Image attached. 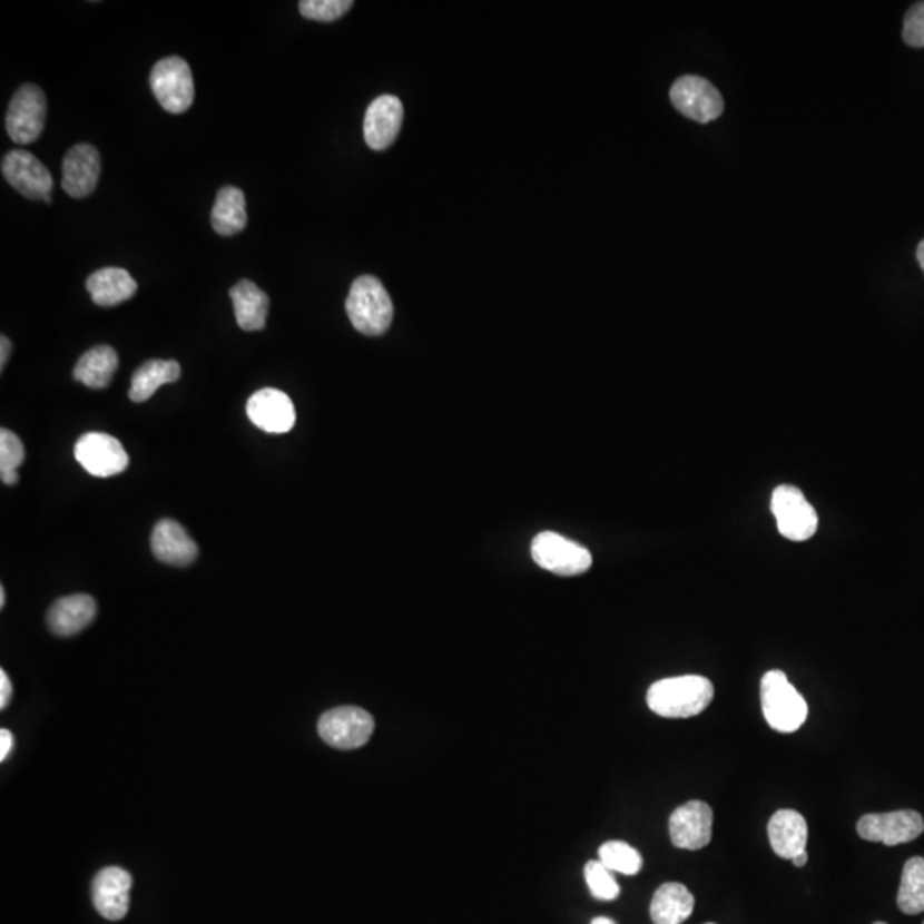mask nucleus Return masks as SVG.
I'll list each match as a JSON object with an SVG mask.
<instances>
[{
    "mask_svg": "<svg viewBox=\"0 0 924 924\" xmlns=\"http://www.w3.org/2000/svg\"><path fill=\"white\" fill-rule=\"evenodd\" d=\"M12 747H14V736L9 729L4 728L0 731V760L4 761L9 757Z\"/></svg>",
    "mask_w": 924,
    "mask_h": 924,
    "instance_id": "72a5a7b5",
    "label": "nucleus"
},
{
    "mask_svg": "<svg viewBox=\"0 0 924 924\" xmlns=\"http://www.w3.org/2000/svg\"><path fill=\"white\" fill-rule=\"evenodd\" d=\"M346 314L353 327L365 336H382L391 327L394 305L377 277L360 276L346 298Z\"/></svg>",
    "mask_w": 924,
    "mask_h": 924,
    "instance_id": "f03ea898",
    "label": "nucleus"
},
{
    "mask_svg": "<svg viewBox=\"0 0 924 924\" xmlns=\"http://www.w3.org/2000/svg\"><path fill=\"white\" fill-rule=\"evenodd\" d=\"M696 898L685 885L677 882L661 885L651 903V920L655 924H681L694 913Z\"/></svg>",
    "mask_w": 924,
    "mask_h": 924,
    "instance_id": "5701e85b",
    "label": "nucleus"
},
{
    "mask_svg": "<svg viewBox=\"0 0 924 924\" xmlns=\"http://www.w3.org/2000/svg\"><path fill=\"white\" fill-rule=\"evenodd\" d=\"M213 228L223 237L240 234L247 225V209H245V194L237 187L226 185L216 196L212 213Z\"/></svg>",
    "mask_w": 924,
    "mask_h": 924,
    "instance_id": "a878e982",
    "label": "nucleus"
},
{
    "mask_svg": "<svg viewBox=\"0 0 924 924\" xmlns=\"http://www.w3.org/2000/svg\"><path fill=\"white\" fill-rule=\"evenodd\" d=\"M76 461L91 476L110 478L120 474L129 466V455L115 436L108 433L89 432L76 442Z\"/></svg>",
    "mask_w": 924,
    "mask_h": 924,
    "instance_id": "9d476101",
    "label": "nucleus"
},
{
    "mask_svg": "<svg viewBox=\"0 0 924 924\" xmlns=\"http://www.w3.org/2000/svg\"><path fill=\"white\" fill-rule=\"evenodd\" d=\"M12 685L4 669L0 671V709H6L11 702Z\"/></svg>",
    "mask_w": 924,
    "mask_h": 924,
    "instance_id": "473e14b6",
    "label": "nucleus"
},
{
    "mask_svg": "<svg viewBox=\"0 0 924 924\" xmlns=\"http://www.w3.org/2000/svg\"><path fill=\"white\" fill-rule=\"evenodd\" d=\"M916 257L917 263H920V266L923 267L924 271V240L921 242L920 245H917Z\"/></svg>",
    "mask_w": 924,
    "mask_h": 924,
    "instance_id": "e433bc0d",
    "label": "nucleus"
},
{
    "mask_svg": "<svg viewBox=\"0 0 924 924\" xmlns=\"http://www.w3.org/2000/svg\"><path fill=\"white\" fill-rule=\"evenodd\" d=\"M318 735L337 750H355L368 744L374 735L375 721L360 707H337L327 710L318 719Z\"/></svg>",
    "mask_w": 924,
    "mask_h": 924,
    "instance_id": "0eeeda50",
    "label": "nucleus"
},
{
    "mask_svg": "<svg viewBox=\"0 0 924 924\" xmlns=\"http://www.w3.org/2000/svg\"><path fill=\"white\" fill-rule=\"evenodd\" d=\"M898 910L907 916H916L924 911V858H911L904 865L901 888L897 894Z\"/></svg>",
    "mask_w": 924,
    "mask_h": 924,
    "instance_id": "bb28decb",
    "label": "nucleus"
},
{
    "mask_svg": "<svg viewBox=\"0 0 924 924\" xmlns=\"http://www.w3.org/2000/svg\"><path fill=\"white\" fill-rule=\"evenodd\" d=\"M714 699V685L699 675L665 678L647 690V706L661 718L685 719L699 716Z\"/></svg>",
    "mask_w": 924,
    "mask_h": 924,
    "instance_id": "f257e3e1",
    "label": "nucleus"
},
{
    "mask_svg": "<svg viewBox=\"0 0 924 924\" xmlns=\"http://www.w3.org/2000/svg\"><path fill=\"white\" fill-rule=\"evenodd\" d=\"M858 836L869 843L885 846H898L911 843L923 834L924 820L914 810L891 812V814H868L859 818Z\"/></svg>",
    "mask_w": 924,
    "mask_h": 924,
    "instance_id": "9b49d317",
    "label": "nucleus"
},
{
    "mask_svg": "<svg viewBox=\"0 0 924 924\" xmlns=\"http://www.w3.org/2000/svg\"><path fill=\"white\" fill-rule=\"evenodd\" d=\"M0 607H6V591L4 588H0Z\"/></svg>",
    "mask_w": 924,
    "mask_h": 924,
    "instance_id": "58836bf2",
    "label": "nucleus"
},
{
    "mask_svg": "<svg viewBox=\"0 0 924 924\" xmlns=\"http://www.w3.org/2000/svg\"><path fill=\"white\" fill-rule=\"evenodd\" d=\"M149 85L156 100L170 114H184L194 101V78L189 63L180 57H167L153 67Z\"/></svg>",
    "mask_w": 924,
    "mask_h": 924,
    "instance_id": "423d86ee",
    "label": "nucleus"
},
{
    "mask_svg": "<svg viewBox=\"0 0 924 924\" xmlns=\"http://www.w3.org/2000/svg\"><path fill=\"white\" fill-rule=\"evenodd\" d=\"M151 548L159 562L175 567L189 566L199 554L196 541L185 531L184 525L171 519H161L155 525Z\"/></svg>",
    "mask_w": 924,
    "mask_h": 924,
    "instance_id": "a211bd4d",
    "label": "nucleus"
},
{
    "mask_svg": "<svg viewBox=\"0 0 924 924\" xmlns=\"http://www.w3.org/2000/svg\"><path fill=\"white\" fill-rule=\"evenodd\" d=\"M584 876L592 897L598 901H615L620 895V887L615 881L613 872L608 869L603 863L589 862L584 868Z\"/></svg>",
    "mask_w": 924,
    "mask_h": 924,
    "instance_id": "c756f323",
    "label": "nucleus"
},
{
    "mask_svg": "<svg viewBox=\"0 0 924 924\" xmlns=\"http://www.w3.org/2000/svg\"><path fill=\"white\" fill-rule=\"evenodd\" d=\"M591 924H617V923H615L613 920H610V917L599 916V917H594V920H592Z\"/></svg>",
    "mask_w": 924,
    "mask_h": 924,
    "instance_id": "4c0bfd02",
    "label": "nucleus"
},
{
    "mask_svg": "<svg viewBox=\"0 0 924 924\" xmlns=\"http://www.w3.org/2000/svg\"><path fill=\"white\" fill-rule=\"evenodd\" d=\"M24 462V445L11 430H0V478L2 483L18 484V470Z\"/></svg>",
    "mask_w": 924,
    "mask_h": 924,
    "instance_id": "c85d7f7f",
    "label": "nucleus"
},
{
    "mask_svg": "<svg viewBox=\"0 0 924 924\" xmlns=\"http://www.w3.org/2000/svg\"><path fill=\"white\" fill-rule=\"evenodd\" d=\"M130 888V873L119 866H108L92 881V904L105 920H122L129 911Z\"/></svg>",
    "mask_w": 924,
    "mask_h": 924,
    "instance_id": "2eb2a0df",
    "label": "nucleus"
},
{
    "mask_svg": "<svg viewBox=\"0 0 924 924\" xmlns=\"http://www.w3.org/2000/svg\"><path fill=\"white\" fill-rule=\"evenodd\" d=\"M47 120V98L38 86L24 85L16 91L8 117L6 129L9 137L18 145H31L37 141L45 129Z\"/></svg>",
    "mask_w": 924,
    "mask_h": 924,
    "instance_id": "6e6552de",
    "label": "nucleus"
},
{
    "mask_svg": "<svg viewBox=\"0 0 924 924\" xmlns=\"http://www.w3.org/2000/svg\"><path fill=\"white\" fill-rule=\"evenodd\" d=\"M235 317L240 330L263 331L269 314V296L256 283L242 279L229 289Z\"/></svg>",
    "mask_w": 924,
    "mask_h": 924,
    "instance_id": "4be33fe9",
    "label": "nucleus"
},
{
    "mask_svg": "<svg viewBox=\"0 0 924 924\" xmlns=\"http://www.w3.org/2000/svg\"><path fill=\"white\" fill-rule=\"evenodd\" d=\"M714 814L707 803L688 802L669 817V837L678 849L699 851L712 839Z\"/></svg>",
    "mask_w": 924,
    "mask_h": 924,
    "instance_id": "ddd939ff",
    "label": "nucleus"
},
{
    "mask_svg": "<svg viewBox=\"0 0 924 924\" xmlns=\"http://www.w3.org/2000/svg\"><path fill=\"white\" fill-rule=\"evenodd\" d=\"M0 350H2L0 352V370H4L12 350V344L8 336H2V340H0Z\"/></svg>",
    "mask_w": 924,
    "mask_h": 924,
    "instance_id": "f704fd0d",
    "label": "nucleus"
},
{
    "mask_svg": "<svg viewBox=\"0 0 924 924\" xmlns=\"http://www.w3.org/2000/svg\"><path fill=\"white\" fill-rule=\"evenodd\" d=\"M97 617V601L88 594L60 598L47 613L49 629L56 636L71 637L85 630Z\"/></svg>",
    "mask_w": 924,
    "mask_h": 924,
    "instance_id": "aec40b11",
    "label": "nucleus"
},
{
    "mask_svg": "<svg viewBox=\"0 0 924 924\" xmlns=\"http://www.w3.org/2000/svg\"><path fill=\"white\" fill-rule=\"evenodd\" d=\"M669 98L681 115L700 124L712 122L725 111L721 92L700 76L677 79L671 86Z\"/></svg>",
    "mask_w": 924,
    "mask_h": 924,
    "instance_id": "1a4fd4ad",
    "label": "nucleus"
},
{
    "mask_svg": "<svg viewBox=\"0 0 924 924\" xmlns=\"http://www.w3.org/2000/svg\"><path fill=\"white\" fill-rule=\"evenodd\" d=\"M298 8L304 18L331 22L346 14L353 8V2L352 0H302Z\"/></svg>",
    "mask_w": 924,
    "mask_h": 924,
    "instance_id": "7c9ffc66",
    "label": "nucleus"
},
{
    "mask_svg": "<svg viewBox=\"0 0 924 924\" xmlns=\"http://www.w3.org/2000/svg\"><path fill=\"white\" fill-rule=\"evenodd\" d=\"M2 175L22 196L50 203L53 178L37 156L24 149H12L2 159Z\"/></svg>",
    "mask_w": 924,
    "mask_h": 924,
    "instance_id": "f8f14e48",
    "label": "nucleus"
},
{
    "mask_svg": "<svg viewBox=\"0 0 924 924\" xmlns=\"http://www.w3.org/2000/svg\"><path fill=\"white\" fill-rule=\"evenodd\" d=\"M119 368V356L111 346L100 344L86 352L75 366V379L89 389H105L110 385Z\"/></svg>",
    "mask_w": 924,
    "mask_h": 924,
    "instance_id": "b1692460",
    "label": "nucleus"
},
{
    "mask_svg": "<svg viewBox=\"0 0 924 924\" xmlns=\"http://www.w3.org/2000/svg\"><path fill=\"white\" fill-rule=\"evenodd\" d=\"M598 854L599 862L611 872L621 873V875H637L642 868V856L639 851L633 849L623 841H608L599 847Z\"/></svg>",
    "mask_w": 924,
    "mask_h": 924,
    "instance_id": "cd10ccee",
    "label": "nucleus"
},
{
    "mask_svg": "<svg viewBox=\"0 0 924 924\" xmlns=\"http://www.w3.org/2000/svg\"><path fill=\"white\" fill-rule=\"evenodd\" d=\"M875 924H887V923H882V921H878V923H875Z\"/></svg>",
    "mask_w": 924,
    "mask_h": 924,
    "instance_id": "ea45409f",
    "label": "nucleus"
},
{
    "mask_svg": "<svg viewBox=\"0 0 924 924\" xmlns=\"http://www.w3.org/2000/svg\"><path fill=\"white\" fill-rule=\"evenodd\" d=\"M86 288L98 307L108 308L132 298L137 292V283L126 269L104 267L95 271L86 279Z\"/></svg>",
    "mask_w": 924,
    "mask_h": 924,
    "instance_id": "412c9836",
    "label": "nucleus"
},
{
    "mask_svg": "<svg viewBox=\"0 0 924 924\" xmlns=\"http://www.w3.org/2000/svg\"><path fill=\"white\" fill-rule=\"evenodd\" d=\"M180 365L175 360H149L142 363L132 375L129 397L134 403H145L161 385L177 382Z\"/></svg>",
    "mask_w": 924,
    "mask_h": 924,
    "instance_id": "393cba45",
    "label": "nucleus"
},
{
    "mask_svg": "<svg viewBox=\"0 0 924 924\" xmlns=\"http://www.w3.org/2000/svg\"><path fill=\"white\" fill-rule=\"evenodd\" d=\"M770 511L777 521V529L786 540H810L818 528V515L802 490L793 484H780L774 490Z\"/></svg>",
    "mask_w": 924,
    "mask_h": 924,
    "instance_id": "20e7f679",
    "label": "nucleus"
},
{
    "mask_svg": "<svg viewBox=\"0 0 924 924\" xmlns=\"http://www.w3.org/2000/svg\"><path fill=\"white\" fill-rule=\"evenodd\" d=\"M100 153L95 146L76 145L62 161V187L75 199H85L97 189L100 178Z\"/></svg>",
    "mask_w": 924,
    "mask_h": 924,
    "instance_id": "f3484780",
    "label": "nucleus"
},
{
    "mask_svg": "<svg viewBox=\"0 0 924 924\" xmlns=\"http://www.w3.org/2000/svg\"><path fill=\"white\" fill-rule=\"evenodd\" d=\"M531 554L541 569L557 573V576H581L592 566V557L588 548L577 544L576 541L567 540L566 537L553 531H543L534 538Z\"/></svg>",
    "mask_w": 924,
    "mask_h": 924,
    "instance_id": "39448f33",
    "label": "nucleus"
},
{
    "mask_svg": "<svg viewBox=\"0 0 924 924\" xmlns=\"http://www.w3.org/2000/svg\"><path fill=\"white\" fill-rule=\"evenodd\" d=\"M247 416L263 432L279 435L295 426L296 411L288 394L277 389H261L247 401Z\"/></svg>",
    "mask_w": 924,
    "mask_h": 924,
    "instance_id": "4468645a",
    "label": "nucleus"
},
{
    "mask_svg": "<svg viewBox=\"0 0 924 924\" xmlns=\"http://www.w3.org/2000/svg\"><path fill=\"white\" fill-rule=\"evenodd\" d=\"M903 38L910 47H924V2H917L907 11L904 19Z\"/></svg>",
    "mask_w": 924,
    "mask_h": 924,
    "instance_id": "2f4dec72",
    "label": "nucleus"
},
{
    "mask_svg": "<svg viewBox=\"0 0 924 924\" xmlns=\"http://www.w3.org/2000/svg\"><path fill=\"white\" fill-rule=\"evenodd\" d=\"M770 846L779 858H796L798 854L805 853L808 844V824L799 812L784 810L776 812L770 818L769 827Z\"/></svg>",
    "mask_w": 924,
    "mask_h": 924,
    "instance_id": "6ab92c4d",
    "label": "nucleus"
},
{
    "mask_svg": "<svg viewBox=\"0 0 924 924\" xmlns=\"http://www.w3.org/2000/svg\"><path fill=\"white\" fill-rule=\"evenodd\" d=\"M707 924H714V923H707Z\"/></svg>",
    "mask_w": 924,
    "mask_h": 924,
    "instance_id": "a19ab883",
    "label": "nucleus"
},
{
    "mask_svg": "<svg viewBox=\"0 0 924 924\" xmlns=\"http://www.w3.org/2000/svg\"><path fill=\"white\" fill-rule=\"evenodd\" d=\"M404 108L394 95H382L370 104L363 122V136L368 148L375 151L387 149L396 141L403 126Z\"/></svg>",
    "mask_w": 924,
    "mask_h": 924,
    "instance_id": "dca6fc26",
    "label": "nucleus"
},
{
    "mask_svg": "<svg viewBox=\"0 0 924 924\" xmlns=\"http://www.w3.org/2000/svg\"><path fill=\"white\" fill-rule=\"evenodd\" d=\"M760 700L764 718L776 731H798L808 718V704L779 669L761 678Z\"/></svg>",
    "mask_w": 924,
    "mask_h": 924,
    "instance_id": "7ed1b4c3",
    "label": "nucleus"
},
{
    "mask_svg": "<svg viewBox=\"0 0 924 924\" xmlns=\"http://www.w3.org/2000/svg\"><path fill=\"white\" fill-rule=\"evenodd\" d=\"M792 862L793 865L798 866V868H803V866H805L806 863H808V853H806L805 851V853L798 854V856H796V858H793Z\"/></svg>",
    "mask_w": 924,
    "mask_h": 924,
    "instance_id": "c9c22d12",
    "label": "nucleus"
}]
</instances>
